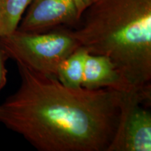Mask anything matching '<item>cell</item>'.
Listing matches in <instances>:
<instances>
[{"label":"cell","mask_w":151,"mask_h":151,"mask_svg":"<svg viewBox=\"0 0 151 151\" xmlns=\"http://www.w3.org/2000/svg\"><path fill=\"white\" fill-rule=\"evenodd\" d=\"M7 58L0 51V91L3 89L7 82V69L5 66V62Z\"/></svg>","instance_id":"obj_9"},{"label":"cell","mask_w":151,"mask_h":151,"mask_svg":"<svg viewBox=\"0 0 151 151\" xmlns=\"http://www.w3.org/2000/svg\"><path fill=\"white\" fill-rule=\"evenodd\" d=\"M82 88L91 90L109 88L121 92H141L132 90L110 58L89 53L85 63Z\"/></svg>","instance_id":"obj_6"},{"label":"cell","mask_w":151,"mask_h":151,"mask_svg":"<svg viewBox=\"0 0 151 151\" xmlns=\"http://www.w3.org/2000/svg\"><path fill=\"white\" fill-rule=\"evenodd\" d=\"M81 15L74 0H32L17 29L42 33L60 26L74 27Z\"/></svg>","instance_id":"obj_5"},{"label":"cell","mask_w":151,"mask_h":151,"mask_svg":"<svg viewBox=\"0 0 151 151\" xmlns=\"http://www.w3.org/2000/svg\"><path fill=\"white\" fill-rule=\"evenodd\" d=\"M92 1H93V0H83V3H84L85 6H86V7L88 5H89Z\"/></svg>","instance_id":"obj_11"},{"label":"cell","mask_w":151,"mask_h":151,"mask_svg":"<svg viewBox=\"0 0 151 151\" xmlns=\"http://www.w3.org/2000/svg\"><path fill=\"white\" fill-rule=\"evenodd\" d=\"M151 93L127 92L107 151L151 150Z\"/></svg>","instance_id":"obj_4"},{"label":"cell","mask_w":151,"mask_h":151,"mask_svg":"<svg viewBox=\"0 0 151 151\" xmlns=\"http://www.w3.org/2000/svg\"><path fill=\"white\" fill-rule=\"evenodd\" d=\"M88 54L86 49L80 46L61 62L56 74V78L60 83L71 89L82 88Z\"/></svg>","instance_id":"obj_7"},{"label":"cell","mask_w":151,"mask_h":151,"mask_svg":"<svg viewBox=\"0 0 151 151\" xmlns=\"http://www.w3.org/2000/svg\"><path fill=\"white\" fill-rule=\"evenodd\" d=\"M32 0H0V37L16 31Z\"/></svg>","instance_id":"obj_8"},{"label":"cell","mask_w":151,"mask_h":151,"mask_svg":"<svg viewBox=\"0 0 151 151\" xmlns=\"http://www.w3.org/2000/svg\"><path fill=\"white\" fill-rule=\"evenodd\" d=\"M76 4L77 7H78L79 11H80L81 14H82L83 11H84V9H86V6H85L83 0H74Z\"/></svg>","instance_id":"obj_10"},{"label":"cell","mask_w":151,"mask_h":151,"mask_svg":"<svg viewBox=\"0 0 151 151\" xmlns=\"http://www.w3.org/2000/svg\"><path fill=\"white\" fill-rule=\"evenodd\" d=\"M80 47L70 29H57L42 33L16 29L0 37V51L7 59L23 64L47 76L55 77L61 62Z\"/></svg>","instance_id":"obj_3"},{"label":"cell","mask_w":151,"mask_h":151,"mask_svg":"<svg viewBox=\"0 0 151 151\" xmlns=\"http://www.w3.org/2000/svg\"><path fill=\"white\" fill-rule=\"evenodd\" d=\"M70 30L88 53L110 58L134 91L151 92V0H93Z\"/></svg>","instance_id":"obj_2"},{"label":"cell","mask_w":151,"mask_h":151,"mask_svg":"<svg viewBox=\"0 0 151 151\" xmlns=\"http://www.w3.org/2000/svg\"><path fill=\"white\" fill-rule=\"evenodd\" d=\"M16 64L20 85L0 104V124L40 151H107L127 92L71 89Z\"/></svg>","instance_id":"obj_1"}]
</instances>
